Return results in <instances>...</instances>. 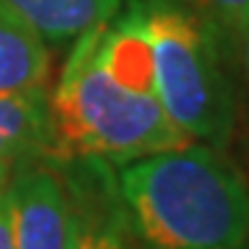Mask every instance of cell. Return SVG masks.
<instances>
[{
	"label": "cell",
	"mask_w": 249,
	"mask_h": 249,
	"mask_svg": "<svg viewBox=\"0 0 249 249\" xmlns=\"http://www.w3.org/2000/svg\"><path fill=\"white\" fill-rule=\"evenodd\" d=\"M238 55H241V64H244V75H247V83H249V19H247V25H244V31H241Z\"/></svg>",
	"instance_id": "11"
},
{
	"label": "cell",
	"mask_w": 249,
	"mask_h": 249,
	"mask_svg": "<svg viewBox=\"0 0 249 249\" xmlns=\"http://www.w3.org/2000/svg\"><path fill=\"white\" fill-rule=\"evenodd\" d=\"M100 28H89L70 45V58L50 91V147L45 158H91L122 166L188 144L158 91L136 89L100 61Z\"/></svg>",
	"instance_id": "2"
},
{
	"label": "cell",
	"mask_w": 249,
	"mask_h": 249,
	"mask_svg": "<svg viewBox=\"0 0 249 249\" xmlns=\"http://www.w3.org/2000/svg\"><path fill=\"white\" fill-rule=\"evenodd\" d=\"M133 249H249V186L219 147L188 142L116 166Z\"/></svg>",
	"instance_id": "1"
},
{
	"label": "cell",
	"mask_w": 249,
	"mask_h": 249,
	"mask_svg": "<svg viewBox=\"0 0 249 249\" xmlns=\"http://www.w3.org/2000/svg\"><path fill=\"white\" fill-rule=\"evenodd\" d=\"M150 42L155 89L188 142L224 150L235 130L230 53L186 0H124Z\"/></svg>",
	"instance_id": "3"
},
{
	"label": "cell",
	"mask_w": 249,
	"mask_h": 249,
	"mask_svg": "<svg viewBox=\"0 0 249 249\" xmlns=\"http://www.w3.org/2000/svg\"><path fill=\"white\" fill-rule=\"evenodd\" d=\"M0 249H11V202L9 180L0 183Z\"/></svg>",
	"instance_id": "10"
},
{
	"label": "cell",
	"mask_w": 249,
	"mask_h": 249,
	"mask_svg": "<svg viewBox=\"0 0 249 249\" xmlns=\"http://www.w3.org/2000/svg\"><path fill=\"white\" fill-rule=\"evenodd\" d=\"M53 50L34 28L0 9V97L50 89Z\"/></svg>",
	"instance_id": "8"
},
{
	"label": "cell",
	"mask_w": 249,
	"mask_h": 249,
	"mask_svg": "<svg viewBox=\"0 0 249 249\" xmlns=\"http://www.w3.org/2000/svg\"><path fill=\"white\" fill-rule=\"evenodd\" d=\"M50 147V89L0 97V183Z\"/></svg>",
	"instance_id": "6"
},
{
	"label": "cell",
	"mask_w": 249,
	"mask_h": 249,
	"mask_svg": "<svg viewBox=\"0 0 249 249\" xmlns=\"http://www.w3.org/2000/svg\"><path fill=\"white\" fill-rule=\"evenodd\" d=\"M186 3L211 25L230 58H235L241 31L249 19V0H186Z\"/></svg>",
	"instance_id": "9"
},
{
	"label": "cell",
	"mask_w": 249,
	"mask_h": 249,
	"mask_svg": "<svg viewBox=\"0 0 249 249\" xmlns=\"http://www.w3.org/2000/svg\"><path fill=\"white\" fill-rule=\"evenodd\" d=\"M124 0H0V9L34 28L50 47L72 45L89 28L114 19Z\"/></svg>",
	"instance_id": "7"
},
{
	"label": "cell",
	"mask_w": 249,
	"mask_h": 249,
	"mask_svg": "<svg viewBox=\"0 0 249 249\" xmlns=\"http://www.w3.org/2000/svg\"><path fill=\"white\" fill-rule=\"evenodd\" d=\"M53 163L61 169L70 199L67 249H133L116 188V166L91 158L53 160Z\"/></svg>",
	"instance_id": "4"
},
{
	"label": "cell",
	"mask_w": 249,
	"mask_h": 249,
	"mask_svg": "<svg viewBox=\"0 0 249 249\" xmlns=\"http://www.w3.org/2000/svg\"><path fill=\"white\" fill-rule=\"evenodd\" d=\"M11 249H67L70 199L61 169L50 158H34L9 178Z\"/></svg>",
	"instance_id": "5"
}]
</instances>
